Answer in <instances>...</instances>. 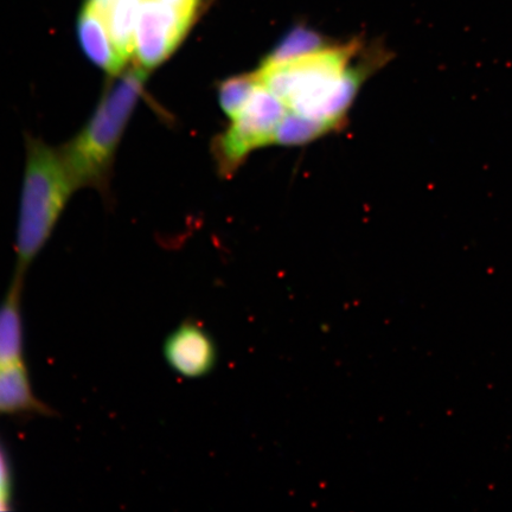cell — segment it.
<instances>
[{
	"instance_id": "obj_11",
	"label": "cell",
	"mask_w": 512,
	"mask_h": 512,
	"mask_svg": "<svg viewBox=\"0 0 512 512\" xmlns=\"http://www.w3.org/2000/svg\"><path fill=\"white\" fill-rule=\"evenodd\" d=\"M262 85L256 73L234 76L223 81L219 88L220 106L230 119L240 114Z\"/></svg>"
},
{
	"instance_id": "obj_12",
	"label": "cell",
	"mask_w": 512,
	"mask_h": 512,
	"mask_svg": "<svg viewBox=\"0 0 512 512\" xmlns=\"http://www.w3.org/2000/svg\"><path fill=\"white\" fill-rule=\"evenodd\" d=\"M12 473L8 457L0 446V492L6 497H11Z\"/></svg>"
},
{
	"instance_id": "obj_1",
	"label": "cell",
	"mask_w": 512,
	"mask_h": 512,
	"mask_svg": "<svg viewBox=\"0 0 512 512\" xmlns=\"http://www.w3.org/2000/svg\"><path fill=\"white\" fill-rule=\"evenodd\" d=\"M360 46L325 47L299 59L262 64L256 75L288 112L338 126L356 98L366 67L351 66Z\"/></svg>"
},
{
	"instance_id": "obj_3",
	"label": "cell",
	"mask_w": 512,
	"mask_h": 512,
	"mask_svg": "<svg viewBox=\"0 0 512 512\" xmlns=\"http://www.w3.org/2000/svg\"><path fill=\"white\" fill-rule=\"evenodd\" d=\"M76 189L61 151L29 136L19 206L17 275L24 277L32 261L46 246Z\"/></svg>"
},
{
	"instance_id": "obj_5",
	"label": "cell",
	"mask_w": 512,
	"mask_h": 512,
	"mask_svg": "<svg viewBox=\"0 0 512 512\" xmlns=\"http://www.w3.org/2000/svg\"><path fill=\"white\" fill-rule=\"evenodd\" d=\"M166 363L185 379H201L214 370L217 348L207 330L192 320L183 322L165 339Z\"/></svg>"
},
{
	"instance_id": "obj_2",
	"label": "cell",
	"mask_w": 512,
	"mask_h": 512,
	"mask_svg": "<svg viewBox=\"0 0 512 512\" xmlns=\"http://www.w3.org/2000/svg\"><path fill=\"white\" fill-rule=\"evenodd\" d=\"M147 75L149 72L136 64L118 75L86 126L60 150L78 189L108 191L115 152L143 94Z\"/></svg>"
},
{
	"instance_id": "obj_9",
	"label": "cell",
	"mask_w": 512,
	"mask_h": 512,
	"mask_svg": "<svg viewBox=\"0 0 512 512\" xmlns=\"http://www.w3.org/2000/svg\"><path fill=\"white\" fill-rule=\"evenodd\" d=\"M334 126L315 119L287 112L275 132L274 144L294 146L312 142L334 130Z\"/></svg>"
},
{
	"instance_id": "obj_6",
	"label": "cell",
	"mask_w": 512,
	"mask_h": 512,
	"mask_svg": "<svg viewBox=\"0 0 512 512\" xmlns=\"http://www.w3.org/2000/svg\"><path fill=\"white\" fill-rule=\"evenodd\" d=\"M23 278L15 274L8 293L0 303V367L24 362Z\"/></svg>"
},
{
	"instance_id": "obj_13",
	"label": "cell",
	"mask_w": 512,
	"mask_h": 512,
	"mask_svg": "<svg viewBox=\"0 0 512 512\" xmlns=\"http://www.w3.org/2000/svg\"><path fill=\"white\" fill-rule=\"evenodd\" d=\"M10 499L6 498L2 492H0V511L6 510L9 507Z\"/></svg>"
},
{
	"instance_id": "obj_7",
	"label": "cell",
	"mask_w": 512,
	"mask_h": 512,
	"mask_svg": "<svg viewBox=\"0 0 512 512\" xmlns=\"http://www.w3.org/2000/svg\"><path fill=\"white\" fill-rule=\"evenodd\" d=\"M76 30L80 47L89 61L114 78L124 72L126 66L119 59L105 25L98 16L81 6Z\"/></svg>"
},
{
	"instance_id": "obj_10",
	"label": "cell",
	"mask_w": 512,
	"mask_h": 512,
	"mask_svg": "<svg viewBox=\"0 0 512 512\" xmlns=\"http://www.w3.org/2000/svg\"><path fill=\"white\" fill-rule=\"evenodd\" d=\"M325 47H328V44L316 31L305 28L294 29L267 55L262 64H279L296 60Z\"/></svg>"
},
{
	"instance_id": "obj_8",
	"label": "cell",
	"mask_w": 512,
	"mask_h": 512,
	"mask_svg": "<svg viewBox=\"0 0 512 512\" xmlns=\"http://www.w3.org/2000/svg\"><path fill=\"white\" fill-rule=\"evenodd\" d=\"M0 414H50V409L36 398L24 362L0 367Z\"/></svg>"
},
{
	"instance_id": "obj_4",
	"label": "cell",
	"mask_w": 512,
	"mask_h": 512,
	"mask_svg": "<svg viewBox=\"0 0 512 512\" xmlns=\"http://www.w3.org/2000/svg\"><path fill=\"white\" fill-rule=\"evenodd\" d=\"M287 112L283 102L261 85L215 144L220 170L229 174L238 169L249 153L274 144L275 132Z\"/></svg>"
}]
</instances>
